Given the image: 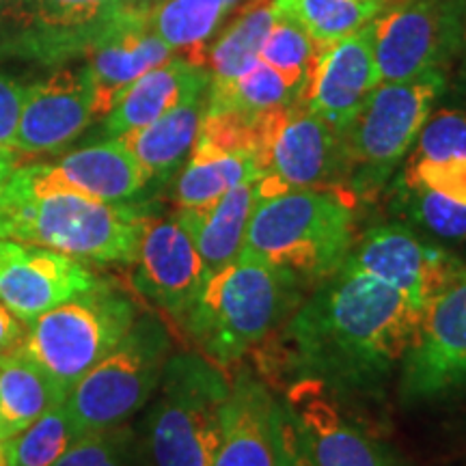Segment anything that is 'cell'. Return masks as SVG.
<instances>
[{
  "mask_svg": "<svg viewBox=\"0 0 466 466\" xmlns=\"http://www.w3.org/2000/svg\"><path fill=\"white\" fill-rule=\"evenodd\" d=\"M229 395L231 382L208 357L171 354L145 417L138 466H212Z\"/></svg>",
  "mask_w": 466,
  "mask_h": 466,
  "instance_id": "cell-3",
  "label": "cell"
},
{
  "mask_svg": "<svg viewBox=\"0 0 466 466\" xmlns=\"http://www.w3.org/2000/svg\"><path fill=\"white\" fill-rule=\"evenodd\" d=\"M33 192H74L96 201L126 203L149 184L134 154L119 138L67 154L58 165L17 167Z\"/></svg>",
  "mask_w": 466,
  "mask_h": 466,
  "instance_id": "cell-18",
  "label": "cell"
},
{
  "mask_svg": "<svg viewBox=\"0 0 466 466\" xmlns=\"http://www.w3.org/2000/svg\"><path fill=\"white\" fill-rule=\"evenodd\" d=\"M313 52H316V42L296 22L288 17H275L272 31L261 46L259 58L275 69L291 89L299 91L300 100V89Z\"/></svg>",
  "mask_w": 466,
  "mask_h": 466,
  "instance_id": "cell-33",
  "label": "cell"
},
{
  "mask_svg": "<svg viewBox=\"0 0 466 466\" xmlns=\"http://www.w3.org/2000/svg\"><path fill=\"white\" fill-rule=\"evenodd\" d=\"M93 119V86L86 69H56L26 86L14 149L26 156L50 154L80 137Z\"/></svg>",
  "mask_w": 466,
  "mask_h": 466,
  "instance_id": "cell-19",
  "label": "cell"
},
{
  "mask_svg": "<svg viewBox=\"0 0 466 466\" xmlns=\"http://www.w3.org/2000/svg\"><path fill=\"white\" fill-rule=\"evenodd\" d=\"M378 85L380 74L370 22L333 46L316 44L299 102L343 134Z\"/></svg>",
  "mask_w": 466,
  "mask_h": 466,
  "instance_id": "cell-14",
  "label": "cell"
},
{
  "mask_svg": "<svg viewBox=\"0 0 466 466\" xmlns=\"http://www.w3.org/2000/svg\"><path fill=\"white\" fill-rule=\"evenodd\" d=\"M401 182L419 184L466 206V158L408 160Z\"/></svg>",
  "mask_w": 466,
  "mask_h": 466,
  "instance_id": "cell-36",
  "label": "cell"
},
{
  "mask_svg": "<svg viewBox=\"0 0 466 466\" xmlns=\"http://www.w3.org/2000/svg\"><path fill=\"white\" fill-rule=\"evenodd\" d=\"M451 158H466V110L445 108L428 116L410 160Z\"/></svg>",
  "mask_w": 466,
  "mask_h": 466,
  "instance_id": "cell-35",
  "label": "cell"
},
{
  "mask_svg": "<svg viewBox=\"0 0 466 466\" xmlns=\"http://www.w3.org/2000/svg\"><path fill=\"white\" fill-rule=\"evenodd\" d=\"M259 201V186L255 179L225 192L208 208L179 209L175 218L199 250L209 275L231 264L240 255L248 223Z\"/></svg>",
  "mask_w": 466,
  "mask_h": 466,
  "instance_id": "cell-23",
  "label": "cell"
},
{
  "mask_svg": "<svg viewBox=\"0 0 466 466\" xmlns=\"http://www.w3.org/2000/svg\"><path fill=\"white\" fill-rule=\"evenodd\" d=\"M76 441L66 401L7 441L9 466H55Z\"/></svg>",
  "mask_w": 466,
  "mask_h": 466,
  "instance_id": "cell-31",
  "label": "cell"
},
{
  "mask_svg": "<svg viewBox=\"0 0 466 466\" xmlns=\"http://www.w3.org/2000/svg\"><path fill=\"white\" fill-rule=\"evenodd\" d=\"M206 102L208 89L192 93L151 124L121 134L119 141L132 151L149 182L167 179L195 147Z\"/></svg>",
  "mask_w": 466,
  "mask_h": 466,
  "instance_id": "cell-24",
  "label": "cell"
},
{
  "mask_svg": "<svg viewBox=\"0 0 466 466\" xmlns=\"http://www.w3.org/2000/svg\"><path fill=\"white\" fill-rule=\"evenodd\" d=\"M389 0H272L275 17L296 22L318 46H333L380 14Z\"/></svg>",
  "mask_w": 466,
  "mask_h": 466,
  "instance_id": "cell-28",
  "label": "cell"
},
{
  "mask_svg": "<svg viewBox=\"0 0 466 466\" xmlns=\"http://www.w3.org/2000/svg\"><path fill=\"white\" fill-rule=\"evenodd\" d=\"M466 389V266L423 309L400 363V400L434 401Z\"/></svg>",
  "mask_w": 466,
  "mask_h": 466,
  "instance_id": "cell-12",
  "label": "cell"
},
{
  "mask_svg": "<svg viewBox=\"0 0 466 466\" xmlns=\"http://www.w3.org/2000/svg\"><path fill=\"white\" fill-rule=\"evenodd\" d=\"M442 89L445 72L430 69L410 80L380 83L371 91L352 124L343 130L352 195L371 197L384 188L415 145Z\"/></svg>",
  "mask_w": 466,
  "mask_h": 466,
  "instance_id": "cell-7",
  "label": "cell"
},
{
  "mask_svg": "<svg viewBox=\"0 0 466 466\" xmlns=\"http://www.w3.org/2000/svg\"><path fill=\"white\" fill-rule=\"evenodd\" d=\"M134 264L138 294L184 324L206 288L209 270L177 218H149Z\"/></svg>",
  "mask_w": 466,
  "mask_h": 466,
  "instance_id": "cell-16",
  "label": "cell"
},
{
  "mask_svg": "<svg viewBox=\"0 0 466 466\" xmlns=\"http://www.w3.org/2000/svg\"><path fill=\"white\" fill-rule=\"evenodd\" d=\"M137 318L134 300L100 281L28 322L22 354L69 395L91 367L113 352Z\"/></svg>",
  "mask_w": 466,
  "mask_h": 466,
  "instance_id": "cell-8",
  "label": "cell"
},
{
  "mask_svg": "<svg viewBox=\"0 0 466 466\" xmlns=\"http://www.w3.org/2000/svg\"><path fill=\"white\" fill-rule=\"evenodd\" d=\"M26 86L0 72V147L14 149L17 121L25 106Z\"/></svg>",
  "mask_w": 466,
  "mask_h": 466,
  "instance_id": "cell-38",
  "label": "cell"
},
{
  "mask_svg": "<svg viewBox=\"0 0 466 466\" xmlns=\"http://www.w3.org/2000/svg\"><path fill=\"white\" fill-rule=\"evenodd\" d=\"M272 404L264 382L248 371L236 376L212 466H272Z\"/></svg>",
  "mask_w": 466,
  "mask_h": 466,
  "instance_id": "cell-22",
  "label": "cell"
},
{
  "mask_svg": "<svg viewBox=\"0 0 466 466\" xmlns=\"http://www.w3.org/2000/svg\"><path fill=\"white\" fill-rule=\"evenodd\" d=\"M100 283L83 261L0 238V302L28 324Z\"/></svg>",
  "mask_w": 466,
  "mask_h": 466,
  "instance_id": "cell-15",
  "label": "cell"
},
{
  "mask_svg": "<svg viewBox=\"0 0 466 466\" xmlns=\"http://www.w3.org/2000/svg\"><path fill=\"white\" fill-rule=\"evenodd\" d=\"M167 326L154 316H141L100 363L74 384L66 400L76 439L126 423L158 389L162 370L171 357Z\"/></svg>",
  "mask_w": 466,
  "mask_h": 466,
  "instance_id": "cell-9",
  "label": "cell"
},
{
  "mask_svg": "<svg viewBox=\"0 0 466 466\" xmlns=\"http://www.w3.org/2000/svg\"><path fill=\"white\" fill-rule=\"evenodd\" d=\"M400 209L412 223L450 242L466 240V206L419 184L398 186Z\"/></svg>",
  "mask_w": 466,
  "mask_h": 466,
  "instance_id": "cell-32",
  "label": "cell"
},
{
  "mask_svg": "<svg viewBox=\"0 0 466 466\" xmlns=\"http://www.w3.org/2000/svg\"><path fill=\"white\" fill-rule=\"evenodd\" d=\"M55 466H138V441L126 423L78 436Z\"/></svg>",
  "mask_w": 466,
  "mask_h": 466,
  "instance_id": "cell-34",
  "label": "cell"
},
{
  "mask_svg": "<svg viewBox=\"0 0 466 466\" xmlns=\"http://www.w3.org/2000/svg\"><path fill=\"white\" fill-rule=\"evenodd\" d=\"M354 247V209L343 190H285L259 201L240 253L289 272L299 281H324Z\"/></svg>",
  "mask_w": 466,
  "mask_h": 466,
  "instance_id": "cell-4",
  "label": "cell"
},
{
  "mask_svg": "<svg viewBox=\"0 0 466 466\" xmlns=\"http://www.w3.org/2000/svg\"><path fill=\"white\" fill-rule=\"evenodd\" d=\"M299 102V91L291 89L268 63L259 58L247 74L229 85H209L206 113H233L255 121L270 110Z\"/></svg>",
  "mask_w": 466,
  "mask_h": 466,
  "instance_id": "cell-29",
  "label": "cell"
},
{
  "mask_svg": "<svg viewBox=\"0 0 466 466\" xmlns=\"http://www.w3.org/2000/svg\"><path fill=\"white\" fill-rule=\"evenodd\" d=\"M154 3H156V5H160V3H162V0H154Z\"/></svg>",
  "mask_w": 466,
  "mask_h": 466,
  "instance_id": "cell-43",
  "label": "cell"
},
{
  "mask_svg": "<svg viewBox=\"0 0 466 466\" xmlns=\"http://www.w3.org/2000/svg\"><path fill=\"white\" fill-rule=\"evenodd\" d=\"M421 311L400 291L346 259L285 329L289 370L352 391L387 380L400 367Z\"/></svg>",
  "mask_w": 466,
  "mask_h": 466,
  "instance_id": "cell-1",
  "label": "cell"
},
{
  "mask_svg": "<svg viewBox=\"0 0 466 466\" xmlns=\"http://www.w3.org/2000/svg\"><path fill=\"white\" fill-rule=\"evenodd\" d=\"M208 86L209 72L206 66H197L184 56L168 58L167 63L134 80L121 93V97L106 115L104 130L108 137L119 138L121 134L151 124L192 93L206 91Z\"/></svg>",
  "mask_w": 466,
  "mask_h": 466,
  "instance_id": "cell-21",
  "label": "cell"
},
{
  "mask_svg": "<svg viewBox=\"0 0 466 466\" xmlns=\"http://www.w3.org/2000/svg\"><path fill=\"white\" fill-rule=\"evenodd\" d=\"M285 404L299 423L309 458L316 466H398L382 442L343 415L324 382L300 378L289 387Z\"/></svg>",
  "mask_w": 466,
  "mask_h": 466,
  "instance_id": "cell-17",
  "label": "cell"
},
{
  "mask_svg": "<svg viewBox=\"0 0 466 466\" xmlns=\"http://www.w3.org/2000/svg\"><path fill=\"white\" fill-rule=\"evenodd\" d=\"M141 208L74 192H33L17 168L0 192V238L58 250L78 261L134 264L149 223Z\"/></svg>",
  "mask_w": 466,
  "mask_h": 466,
  "instance_id": "cell-2",
  "label": "cell"
},
{
  "mask_svg": "<svg viewBox=\"0 0 466 466\" xmlns=\"http://www.w3.org/2000/svg\"><path fill=\"white\" fill-rule=\"evenodd\" d=\"M17 168V151L11 147H0V192L7 186L9 177Z\"/></svg>",
  "mask_w": 466,
  "mask_h": 466,
  "instance_id": "cell-40",
  "label": "cell"
},
{
  "mask_svg": "<svg viewBox=\"0 0 466 466\" xmlns=\"http://www.w3.org/2000/svg\"><path fill=\"white\" fill-rule=\"evenodd\" d=\"M275 25L270 3L255 5L238 17L208 52L209 85H229L259 61L261 46Z\"/></svg>",
  "mask_w": 466,
  "mask_h": 466,
  "instance_id": "cell-30",
  "label": "cell"
},
{
  "mask_svg": "<svg viewBox=\"0 0 466 466\" xmlns=\"http://www.w3.org/2000/svg\"><path fill=\"white\" fill-rule=\"evenodd\" d=\"M348 259L400 291L421 313L466 266L398 223L371 227L354 242Z\"/></svg>",
  "mask_w": 466,
  "mask_h": 466,
  "instance_id": "cell-13",
  "label": "cell"
},
{
  "mask_svg": "<svg viewBox=\"0 0 466 466\" xmlns=\"http://www.w3.org/2000/svg\"><path fill=\"white\" fill-rule=\"evenodd\" d=\"M460 46L466 52V0H464V11H462V31H460Z\"/></svg>",
  "mask_w": 466,
  "mask_h": 466,
  "instance_id": "cell-42",
  "label": "cell"
},
{
  "mask_svg": "<svg viewBox=\"0 0 466 466\" xmlns=\"http://www.w3.org/2000/svg\"><path fill=\"white\" fill-rule=\"evenodd\" d=\"M147 17L149 0H3L0 56L61 67Z\"/></svg>",
  "mask_w": 466,
  "mask_h": 466,
  "instance_id": "cell-6",
  "label": "cell"
},
{
  "mask_svg": "<svg viewBox=\"0 0 466 466\" xmlns=\"http://www.w3.org/2000/svg\"><path fill=\"white\" fill-rule=\"evenodd\" d=\"M272 466H316L309 458L299 423L285 401L272 404Z\"/></svg>",
  "mask_w": 466,
  "mask_h": 466,
  "instance_id": "cell-37",
  "label": "cell"
},
{
  "mask_svg": "<svg viewBox=\"0 0 466 466\" xmlns=\"http://www.w3.org/2000/svg\"><path fill=\"white\" fill-rule=\"evenodd\" d=\"M259 177L261 173L253 154L225 151L197 141L188 165L175 186V201L179 209L208 208L236 186Z\"/></svg>",
  "mask_w": 466,
  "mask_h": 466,
  "instance_id": "cell-26",
  "label": "cell"
},
{
  "mask_svg": "<svg viewBox=\"0 0 466 466\" xmlns=\"http://www.w3.org/2000/svg\"><path fill=\"white\" fill-rule=\"evenodd\" d=\"M26 329L7 307L0 302V360L14 357L25 346Z\"/></svg>",
  "mask_w": 466,
  "mask_h": 466,
  "instance_id": "cell-39",
  "label": "cell"
},
{
  "mask_svg": "<svg viewBox=\"0 0 466 466\" xmlns=\"http://www.w3.org/2000/svg\"><path fill=\"white\" fill-rule=\"evenodd\" d=\"M66 400L67 393L22 350L0 360V441L25 432L44 412Z\"/></svg>",
  "mask_w": 466,
  "mask_h": 466,
  "instance_id": "cell-25",
  "label": "cell"
},
{
  "mask_svg": "<svg viewBox=\"0 0 466 466\" xmlns=\"http://www.w3.org/2000/svg\"><path fill=\"white\" fill-rule=\"evenodd\" d=\"M171 48L151 28V17L124 26L97 44L86 58L96 116H106L127 86L171 58Z\"/></svg>",
  "mask_w": 466,
  "mask_h": 466,
  "instance_id": "cell-20",
  "label": "cell"
},
{
  "mask_svg": "<svg viewBox=\"0 0 466 466\" xmlns=\"http://www.w3.org/2000/svg\"><path fill=\"white\" fill-rule=\"evenodd\" d=\"M240 0H162L151 9V28L173 52L206 66V44Z\"/></svg>",
  "mask_w": 466,
  "mask_h": 466,
  "instance_id": "cell-27",
  "label": "cell"
},
{
  "mask_svg": "<svg viewBox=\"0 0 466 466\" xmlns=\"http://www.w3.org/2000/svg\"><path fill=\"white\" fill-rule=\"evenodd\" d=\"M464 0H389L371 20L380 83L442 69L460 46Z\"/></svg>",
  "mask_w": 466,
  "mask_h": 466,
  "instance_id": "cell-11",
  "label": "cell"
},
{
  "mask_svg": "<svg viewBox=\"0 0 466 466\" xmlns=\"http://www.w3.org/2000/svg\"><path fill=\"white\" fill-rule=\"evenodd\" d=\"M258 179L261 201L285 190H339L348 182L343 134L300 102L259 119Z\"/></svg>",
  "mask_w": 466,
  "mask_h": 466,
  "instance_id": "cell-10",
  "label": "cell"
},
{
  "mask_svg": "<svg viewBox=\"0 0 466 466\" xmlns=\"http://www.w3.org/2000/svg\"><path fill=\"white\" fill-rule=\"evenodd\" d=\"M299 279L240 253L212 272L182 324L217 365H229L272 333L299 296Z\"/></svg>",
  "mask_w": 466,
  "mask_h": 466,
  "instance_id": "cell-5",
  "label": "cell"
},
{
  "mask_svg": "<svg viewBox=\"0 0 466 466\" xmlns=\"http://www.w3.org/2000/svg\"><path fill=\"white\" fill-rule=\"evenodd\" d=\"M0 5H3V0H0Z\"/></svg>",
  "mask_w": 466,
  "mask_h": 466,
  "instance_id": "cell-44",
  "label": "cell"
},
{
  "mask_svg": "<svg viewBox=\"0 0 466 466\" xmlns=\"http://www.w3.org/2000/svg\"><path fill=\"white\" fill-rule=\"evenodd\" d=\"M0 466H9V451H7V441H0Z\"/></svg>",
  "mask_w": 466,
  "mask_h": 466,
  "instance_id": "cell-41",
  "label": "cell"
}]
</instances>
